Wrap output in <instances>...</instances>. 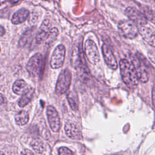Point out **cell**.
I'll list each match as a JSON object with an SVG mask.
<instances>
[{"instance_id":"cell-19","label":"cell","mask_w":155,"mask_h":155,"mask_svg":"<svg viewBox=\"0 0 155 155\" xmlns=\"http://www.w3.org/2000/svg\"><path fill=\"white\" fill-rule=\"evenodd\" d=\"M33 92H34V89L31 88L28 92H27V93L22 96L21 98L19 99L18 102V105L20 107H24L30 102V101L31 99Z\"/></svg>"},{"instance_id":"cell-13","label":"cell","mask_w":155,"mask_h":155,"mask_svg":"<svg viewBox=\"0 0 155 155\" xmlns=\"http://www.w3.org/2000/svg\"><path fill=\"white\" fill-rule=\"evenodd\" d=\"M31 87L28 86L26 82L22 79L16 81L13 85V92L18 95H24L30 91Z\"/></svg>"},{"instance_id":"cell-27","label":"cell","mask_w":155,"mask_h":155,"mask_svg":"<svg viewBox=\"0 0 155 155\" xmlns=\"http://www.w3.org/2000/svg\"><path fill=\"white\" fill-rule=\"evenodd\" d=\"M4 97H3L2 94H1L0 93V105H1V104L4 102Z\"/></svg>"},{"instance_id":"cell-31","label":"cell","mask_w":155,"mask_h":155,"mask_svg":"<svg viewBox=\"0 0 155 155\" xmlns=\"http://www.w3.org/2000/svg\"><path fill=\"white\" fill-rule=\"evenodd\" d=\"M154 1H155V0H154Z\"/></svg>"},{"instance_id":"cell-7","label":"cell","mask_w":155,"mask_h":155,"mask_svg":"<svg viewBox=\"0 0 155 155\" xmlns=\"http://www.w3.org/2000/svg\"><path fill=\"white\" fill-rule=\"evenodd\" d=\"M130 58L131 59V63L137 73L139 81L142 83L147 82L149 79L148 74L143 62L137 56L132 55Z\"/></svg>"},{"instance_id":"cell-6","label":"cell","mask_w":155,"mask_h":155,"mask_svg":"<svg viewBox=\"0 0 155 155\" xmlns=\"http://www.w3.org/2000/svg\"><path fill=\"white\" fill-rule=\"evenodd\" d=\"M85 53L88 61L92 64H97L100 60V55L96 43L87 39L85 43Z\"/></svg>"},{"instance_id":"cell-10","label":"cell","mask_w":155,"mask_h":155,"mask_svg":"<svg viewBox=\"0 0 155 155\" xmlns=\"http://www.w3.org/2000/svg\"><path fill=\"white\" fill-rule=\"evenodd\" d=\"M102 51L105 62L107 65V66L111 69L116 70L118 66L116 59L113 52L107 45L105 44H103L102 47Z\"/></svg>"},{"instance_id":"cell-26","label":"cell","mask_w":155,"mask_h":155,"mask_svg":"<svg viewBox=\"0 0 155 155\" xmlns=\"http://www.w3.org/2000/svg\"><path fill=\"white\" fill-rule=\"evenodd\" d=\"M4 34H5V29L2 26L0 25V36H3Z\"/></svg>"},{"instance_id":"cell-5","label":"cell","mask_w":155,"mask_h":155,"mask_svg":"<svg viewBox=\"0 0 155 155\" xmlns=\"http://www.w3.org/2000/svg\"><path fill=\"white\" fill-rule=\"evenodd\" d=\"M65 54V48L64 45H58L54 50L50 58V65L53 69L59 68L64 64Z\"/></svg>"},{"instance_id":"cell-24","label":"cell","mask_w":155,"mask_h":155,"mask_svg":"<svg viewBox=\"0 0 155 155\" xmlns=\"http://www.w3.org/2000/svg\"><path fill=\"white\" fill-rule=\"evenodd\" d=\"M152 102L153 107L155 108V82L154 83L152 88Z\"/></svg>"},{"instance_id":"cell-2","label":"cell","mask_w":155,"mask_h":155,"mask_svg":"<svg viewBox=\"0 0 155 155\" xmlns=\"http://www.w3.org/2000/svg\"><path fill=\"white\" fill-rule=\"evenodd\" d=\"M44 61L41 53L34 54L27 64L26 68L30 76L37 77L41 76L44 70Z\"/></svg>"},{"instance_id":"cell-28","label":"cell","mask_w":155,"mask_h":155,"mask_svg":"<svg viewBox=\"0 0 155 155\" xmlns=\"http://www.w3.org/2000/svg\"><path fill=\"white\" fill-rule=\"evenodd\" d=\"M20 1H21V0H12V2L13 3H17L18 2Z\"/></svg>"},{"instance_id":"cell-3","label":"cell","mask_w":155,"mask_h":155,"mask_svg":"<svg viewBox=\"0 0 155 155\" xmlns=\"http://www.w3.org/2000/svg\"><path fill=\"white\" fill-rule=\"evenodd\" d=\"M71 81V74L68 69H64L59 73L56 84V93L58 94H62L69 89Z\"/></svg>"},{"instance_id":"cell-18","label":"cell","mask_w":155,"mask_h":155,"mask_svg":"<svg viewBox=\"0 0 155 155\" xmlns=\"http://www.w3.org/2000/svg\"><path fill=\"white\" fill-rule=\"evenodd\" d=\"M142 13L147 20L155 24V12L151 8L148 6H143L142 7Z\"/></svg>"},{"instance_id":"cell-12","label":"cell","mask_w":155,"mask_h":155,"mask_svg":"<svg viewBox=\"0 0 155 155\" xmlns=\"http://www.w3.org/2000/svg\"><path fill=\"white\" fill-rule=\"evenodd\" d=\"M65 131L67 136L73 140H79L82 135L78 127L71 122H67L65 125Z\"/></svg>"},{"instance_id":"cell-21","label":"cell","mask_w":155,"mask_h":155,"mask_svg":"<svg viewBox=\"0 0 155 155\" xmlns=\"http://www.w3.org/2000/svg\"><path fill=\"white\" fill-rule=\"evenodd\" d=\"M58 35V30L54 27L52 28L48 32V34L46 38V43L48 44H51L56 39Z\"/></svg>"},{"instance_id":"cell-15","label":"cell","mask_w":155,"mask_h":155,"mask_svg":"<svg viewBox=\"0 0 155 155\" xmlns=\"http://www.w3.org/2000/svg\"><path fill=\"white\" fill-rule=\"evenodd\" d=\"M29 15V11L25 8H21L12 16V22L13 24H19L24 22Z\"/></svg>"},{"instance_id":"cell-9","label":"cell","mask_w":155,"mask_h":155,"mask_svg":"<svg viewBox=\"0 0 155 155\" xmlns=\"http://www.w3.org/2000/svg\"><path fill=\"white\" fill-rule=\"evenodd\" d=\"M47 114L51 129L54 132H58L61 126L60 117L58 111L53 106L50 105L47 107Z\"/></svg>"},{"instance_id":"cell-8","label":"cell","mask_w":155,"mask_h":155,"mask_svg":"<svg viewBox=\"0 0 155 155\" xmlns=\"http://www.w3.org/2000/svg\"><path fill=\"white\" fill-rule=\"evenodd\" d=\"M125 12L129 19L134 24H137L139 26L145 25L147 24L148 20L145 16L137 8L132 7H128L125 9Z\"/></svg>"},{"instance_id":"cell-22","label":"cell","mask_w":155,"mask_h":155,"mask_svg":"<svg viewBox=\"0 0 155 155\" xmlns=\"http://www.w3.org/2000/svg\"><path fill=\"white\" fill-rule=\"evenodd\" d=\"M59 155H75L74 153L67 147H62L59 149Z\"/></svg>"},{"instance_id":"cell-11","label":"cell","mask_w":155,"mask_h":155,"mask_svg":"<svg viewBox=\"0 0 155 155\" xmlns=\"http://www.w3.org/2000/svg\"><path fill=\"white\" fill-rule=\"evenodd\" d=\"M137 28L143 40L151 46L155 47V31L145 25L139 26Z\"/></svg>"},{"instance_id":"cell-23","label":"cell","mask_w":155,"mask_h":155,"mask_svg":"<svg viewBox=\"0 0 155 155\" xmlns=\"http://www.w3.org/2000/svg\"><path fill=\"white\" fill-rule=\"evenodd\" d=\"M149 59L155 64V50H149L147 53Z\"/></svg>"},{"instance_id":"cell-14","label":"cell","mask_w":155,"mask_h":155,"mask_svg":"<svg viewBox=\"0 0 155 155\" xmlns=\"http://www.w3.org/2000/svg\"><path fill=\"white\" fill-rule=\"evenodd\" d=\"M50 22L49 21L45 19L41 24L36 36V41L38 44L42 42L47 36L49 32Z\"/></svg>"},{"instance_id":"cell-4","label":"cell","mask_w":155,"mask_h":155,"mask_svg":"<svg viewBox=\"0 0 155 155\" xmlns=\"http://www.w3.org/2000/svg\"><path fill=\"white\" fill-rule=\"evenodd\" d=\"M120 34L128 39L135 38L139 33L138 28L134 22L130 20H122L117 25Z\"/></svg>"},{"instance_id":"cell-30","label":"cell","mask_w":155,"mask_h":155,"mask_svg":"<svg viewBox=\"0 0 155 155\" xmlns=\"http://www.w3.org/2000/svg\"><path fill=\"white\" fill-rule=\"evenodd\" d=\"M0 76H1V73H0Z\"/></svg>"},{"instance_id":"cell-16","label":"cell","mask_w":155,"mask_h":155,"mask_svg":"<svg viewBox=\"0 0 155 155\" xmlns=\"http://www.w3.org/2000/svg\"><path fill=\"white\" fill-rule=\"evenodd\" d=\"M68 102L73 110H77L79 106V100L78 94L73 91H70L67 96Z\"/></svg>"},{"instance_id":"cell-29","label":"cell","mask_w":155,"mask_h":155,"mask_svg":"<svg viewBox=\"0 0 155 155\" xmlns=\"http://www.w3.org/2000/svg\"><path fill=\"white\" fill-rule=\"evenodd\" d=\"M0 155H5V154H4L3 152H2V151H0Z\"/></svg>"},{"instance_id":"cell-1","label":"cell","mask_w":155,"mask_h":155,"mask_svg":"<svg viewBox=\"0 0 155 155\" xmlns=\"http://www.w3.org/2000/svg\"><path fill=\"white\" fill-rule=\"evenodd\" d=\"M119 65L124 82L130 88H136L139 81L133 64L125 59H122L119 62Z\"/></svg>"},{"instance_id":"cell-20","label":"cell","mask_w":155,"mask_h":155,"mask_svg":"<svg viewBox=\"0 0 155 155\" xmlns=\"http://www.w3.org/2000/svg\"><path fill=\"white\" fill-rule=\"evenodd\" d=\"M32 148L38 153H41L45 149L44 143L39 139H35L31 142Z\"/></svg>"},{"instance_id":"cell-17","label":"cell","mask_w":155,"mask_h":155,"mask_svg":"<svg viewBox=\"0 0 155 155\" xmlns=\"http://www.w3.org/2000/svg\"><path fill=\"white\" fill-rule=\"evenodd\" d=\"M15 119L17 125H24L28 121V114L25 111H21L16 114Z\"/></svg>"},{"instance_id":"cell-25","label":"cell","mask_w":155,"mask_h":155,"mask_svg":"<svg viewBox=\"0 0 155 155\" xmlns=\"http://www.w3.org/2000/svg\"><path fill=\"white\" fill-rule=\"evenodd\" d=\"M21 155H34V154L31 150L28 149H25L21 153Z\"/></svg>"}]
</instances>
